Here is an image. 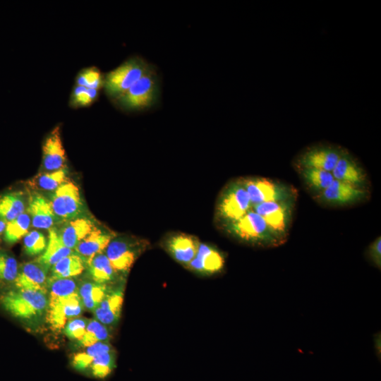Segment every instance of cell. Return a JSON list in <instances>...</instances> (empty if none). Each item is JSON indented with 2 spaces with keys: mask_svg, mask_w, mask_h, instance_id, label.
Segmentation results:
<instances>
[{
  "mask_svg": "<svg viewBox=\"0 0 381 381\" xmlns=\"http://www.w3.org/2000/svg\"><path fill=\"white\" fill-rule=\"evenodd\" d=\"M0 303L12 315L33 320L46 315L49 298L47 294L42 291L16 289L3 294Z\"/></svg>",
  "mask_w": 381,
  "mask_h": 381,
  "instance_id": "cell-1",
  "label": "cell"
},
{
  "mask_svg": "<svg viewBox=\"0 0 381 381\" xmlns=\"http://www.w3.org/2000/svg\"><path fill=\"white\" fill-rule=\"evenodd\" d=\"M159 83L152 67L123 94L114 99L125 111H140L154 105L159 98Z\"/></svg>",
  "mask_w": 381,
  "mask_h": 381,
  "instance_id": "cell-2",
  "label": "cell"
},
{
  "mask_svg": "<svg viewBox=\"0 0 381 381\" xmlns=\"http://www.w3.org/2000/svg\"><path fill=\"white\" fill-rule=\"evenodd\" d=\"M151 68L150 64L139 56L127 59L104 76L103 87L107 95L113 99L121 95Z\"/></svg>",
  "mask_w": 381,
  "mask_h": 381,
  "instance_id": "cell-3",
  "label": "cell"
},
{
  "mask_svg": "<svg viewBox=\"0 0 381 381\" xmlns=\"http://www.w3.org/2000/svg\"><path fill=\"white\" fill-rule=\"evenodd\" d=\"M227 231L243 241L260 245H277L280 241L264 219L253 209L237 220L226 224Z\"/></svg>",
  "mask_w": 381,
  "mask_h": 381,
  "instance_id": "cell-4",
  "label": "cell"
},
{
  "mask_svg": "<svg viewBox=\"0 0 381 381\" xmlns=\"http://www.w3.org/2000/svg\"><path fill=\"white\" fill-rule=\"evenodd\" d=\"M248 194L241 181L229 184L222 192L217 213L226 224L234 222L252 210Z\"/></svg>",
  "mask_w": 381,
  "mask_h": 381,
  "instance_id": "cell-5",
  "label": "cell"
},
{
  "mask_svg": "<svg viewBox=\"0 0 381 381\" xmlns=\"http://www.w3.org/2000/svg\"><path fill=\"white\" fill-rule=\"evenodd\" d=\"M49 200L58 221L66 222L81 213L83 202L79 188L70 180L52 192Z\"/></svg>",
  "mask_w": 381,
  "mask_h": 381,
  "instance_id": "cell-6",
  "label": "cell"
},
{
  "mask_svg": "<svg viewBox=\"0 0 381 381\" xmlns=\"http://www.w3.org/2000/svg\"><path fill=\"white\" fill-rule=\"evenodd\" d=\"M292 202V199L270 201L255 205L252 209L264 219L271 231L281 241L290 223Z\"/></svg>",
  "mask_w": 381,
  "mask_h": 381,
  "instance_id": "cell-7",
  "label": "cell"
},
{
  "mask_svg": "<svg viewBox=\"0 0 381 381\" xmlns=\"http://www.w3.org/2000/svg\"><path fill=\"white\" fill-rule=\"evenodd\" d=\"M253 206L270 201H284L293 198L288 186L265 178H250L242 181Z\"/></svg>",
  "mask_w": 381,
  "mask_h": 381,
  "instance_id": "cell-8",
  "label": "cell"
},
{
  "mask_svg": "<svg viewBox=\"0 0 381 381\" xmlns=\"http://www.w3.org/2000/svg\"><path fill=\"white\" fill-rule=\"evenodd\" d=\"M345 152V150L334 145H315L303 150L298 156L296 162L303 169L314 168L332 172Z\"/></svg>",
  "mask_w": 381,
  "mask_h": 381,
  "instance_id": "cell-9",
  "label": "cell"
},
{
  "mask_svg": "<svg viewBox=\"0 0 381 381\" xmlns=\"http://www.w3.org/2000/svg\"><path fill=\"white\" fill-rule=\"evenodd\" d=\"M83 307L78 293L66 297L49 298L46 320L54 330H61L69 320L82 313Z\"/></svg>",
  "mask_w": 381,
  "mask_h": 381,
  "instance_id": "cell-10",
  "label": "cell"
},
{
  "mask_svg": "<svg viewBox=\"0 0 381 381\" xmlns=\"http://www.w3.org/2000/svg\"><path fill=\"white\" fill-rule=\"evenodd\" d=\"M104 253L117 273H126L140 253V246L130 241L114 237Z\"/></svg>",
  "mask_w": 381,
  "mask_h": 381,
  "instance_id": "cell-11",
  "label": "cell"
},
{
  "mask_svg": "<svg viewBox=\"0 0 381 381\" xmlns=\"http://www.w3.org/2000/svg\"><path fill=\"white\" fill-rule=\"evenodd\" d=\"M48 270V267L36 260L25 262L18 267L14 284L16 289L39 291L47 294Z\"/></svg>",
  "mask_w": 381,
  "mask_h": 381,
  "instance_id": "cell-12",
  "label": "cell"
},
{
  "mask_svg": "<svg viewBox=\"0 0 381 381\" xmlns=\"http://www.w3.org/2000/svg\"><path fill=\"white\" fill-rule=\"evenodd\" d=\"M66 155L63 146L60 126H56L45 138L42 144L41 169L51 172L66 167Z\"/></svg>",
  "mask_w": 381,
  "mask_h": 381,
  "instance_id": "cell-13",
  "label": "cell"
},
{
  "mask_svg": "<svg viewBox=\"0 0 381 381\" xmlns=\"http://www.w3.org/2000/svg\"><path fill=\"white\" fill-rule=\"evenodd\" d=\"M27 212L32 227L50 229L59 222L51 207L49 200L37 191L29 193Z\"/></svg>",
  "mask_w": 381,
  "mask_h": 381,
  "instance_id": "cell-14",
  "label": "cell"
},
{
  "mask_svg": "<svg viewBox=\"0 0 381 381\" xmlns=\"http://www.w3.org/2000/svg\"><path fill=\"white\" fill-rule=\"evenodd\" d=\"M368 195V191L348 183L334 179L320 193L322 201L332 205H346L362 200Z\"/></svg>",
  "mask_w": 381,
  "mask_h": 381,
  "instance_id": "cell-15",
  "label": "cell"
},
{
  "mask_svg": "<svg viewBox=\"0 0 381 381\" xmlns=\"http://www.w3.org/2000/svg\"><path fill=\"white\" fill-rule=\"evenodd\" d=\"M224 266L223 255L215 248L200 243L195 256L188 267L198 273L212 274L222 270Z\"/></svg>",
  "mask_w": 381,
  "mask_h": 381,
  "instance_id": "cell-16",
  "label": "cell"
},
{
  "mask_svg": "<svg viewBox=\"0 0 381 381\" xmlns=\"http://www.w3.org/2000/svg\"><path fill=\"white\" fill-rule=\"evenodd\" d=\"M123 301V291L120 288L109 290L95 309V319L106 326L115 325L119 320Z\"/></svg>",
  "mask_w": 381,
  "mask_h": 381,
  "instance_id": "cell-17",
  "label": "cell"
},
{
  "mask_svg": "<svg viewBox=\"0 0 381 381\" xmlns=\"http://www.w3.org/2000/svg\"><path fill=\"white\" fill-rule=\"evenodd\" d=\"M114 237L111 232L95 227L75 246L74 251L86 265L94 256L104 253Z\"/></svg>",
  "mask_w": 381,
  "mask_h": 381,
  "instance_id": "cell-18",
  "label": "cell"
},
{
  "mask_svg": "<svg viewBox=\"0 0 381 381\" xmlns=\"http://www.w3.org/2000/svg\"><path fill=\"white\" fill-rule=\"evenodd\" d=\"M95 227L91 219L78 217L66 221L57 231L64 244L74 250L75 246Z\"/></svg>",
  "mask_w": 381,
  "mask_h": 381,
  "instance_id": "cell-19",
  "label": "cell"
},
{
  "mask_svg": "<svg viewBox=\"0 0 381 381\" xmlns=\"http://www.w3.org/2000/svg\"><path fill=\"white\" fill-rule=\"evenodd\" d=\"M199 243L191 236L176 234L169 238L166 247L174 259L188 266L195 256Z\"/></svg>",
  "mask_w": 381,
  "mask_h": 381,
  "instance_id": "cell-20",
  "label": "cell"
},
{
  "mask_svg": "<svg viewBox=\"0 0 381 381\" xmlns=\"http://www.w3.org/2000/svg\"><path fill=\"white\" fill-rule=\"evenodd\" d=\"M334 179L361 187L365 181L362 168L346 150L332 171Z\"/></svg>",
  "mask_w": 381,
  "mask_h": 381,
  "instance_id": "cell-21",
  "label": "cell"
},
{
  "mask_svg": "<svg viewBox=\"0 0 381 381\" xmlns=\"http://www.w3.org/2000/svg\"><path fill=\"white\" fill-rule=\"evenodd\" d=\"M73 253V250L64 244L57 229L54 226L49 229L48 242L45 250L36 260L50 269L60 260Z\"/></svg>",
  "mask_w": 381,
  "mask_h": 381,
  "instance_id": "cell-22",
  "label": "cell"
},
{
  "mask_svg": "<svg viewBox=\"0 0 381 381\" xmlns=\"http://www.w3.org/2000/svg\"><path fill=\"white\" fill-rule=\"evenodd\" d=\"M24 193L20 190L11 191L0 195V219L6 223L10 222L25 210Z\"/></svg>",
  "mask_w": 381,
  "mask_h": 381,
  "instance_id": "cell-23",
  "label": "cell"
},
{
  "mask_svg": "<svg viewBox=\"0 0 381 381\" xmlns=\"http://www.w3.org/2000/svg\"><path fill=\"white\" fill-rule=\"evenodd\" d=\"M86 265L89 274L95 282L107 284L114 281L116 277L117 272L104 253L94 256Z\"/></svg>",
  "mask_w": 381,
  "mask_h": 381,
  "instance_id": "cell-24",
  "label": "cell"
},
{
  "mask_svg": "<svg viewBox=\"0 0 381 381\" xmlns=\"http://www.w3.org/2000/svg\"><path fill=\"white\" fill-rule=\"evenodd\" d=\"M85 262L75 253L62 258L51 269L49 280L62 278H72L80 274L85 269Z\"/></svg>",
  "mask_w": 381,
  "mask_h": 381,
  "instance_id": "cell-25",
  "label": "cell"
},
{
  "mask_svg": "<svg viewBox=\"0 0 381 381\" xmlns=\"http://www.w3.org/2000/svg\"><path fill=\"white\" fill-rule=\"evenodd\" d=\"M68 169L64 167L51 172H42L30 179L29 186L35 190L54 192L68 181Z\"/></svg>",
  "mask_w": 381,
  "mask_h": 381,
  "instance_id": "cell-26",
  "label": "cell"
},
{
  "mask_svg": "<svg viewBox=\"0 0 381 381\" xmlns=\"http://www.w3.org/2000/svg\"><path fill=\"white\" fill-rule=\"evenodd\" d=\"M109 289L107 284L86 282L78 287V294L83 306L94 311L107 295Z\"/></svg>",
  "mask_w": 381,
  "mask_h": 381,
  "instance_id": "cell-27",
  "label": "cell"
},
{
  "mask_svg": "<svg viewBox=\"0 0 381 381\" xmlns=\"http://www.w3.org/2000/svg\"><path fill=\"white\" fill-rule=\"evenodd\" d=\"M111 349L108 342H98L87 346L85 351L74 354L71 359V366L77 371L87 372L97 356Z\"/></svg>",
  "mask_w": 381,
  "mask_h": 381,
  "instance_id": "cell-28",
  "label": "cell"
},
{
  "mask_svg": "<svg viewBox=\"0 0 381 381\" xmlns=\"http://www.w3.org/2000/svg\"><path fill=\"white\" fill-rule=\"evenodd\" d=\"M31 226L28 212H24L14 219L8 222L4 233V239L8 244H13L24 237Z\"/></svg>",
  "mask_w": 381,
  "mask_h": 381,
  "instance_id": "cell-29",
  "label": "cell"
},
{
  "mask_svg": "<svg viewBox=\"0 0 381 381\" xmlns=\"http://www.w3.org/2000/svg\"><path fill=\"white\" fill-rule=\"evenodd\" d=\"M116 367V355L111 349L97 356L89 367V373L95 378L107 377Z\"/></svg>",
  "mask_w": 381,
  "mask_h": 381,
  "instance_id": "cell-30",
  "label": "cell"
},
{
  "mask_svg": "<svg viewBox=\"0 0 381 381\" xmlns=\"http://www.w3.org/2000/svg\"><path fill=\"white\" fill-rule=\"evenodd\" d=\"M109 337L107 326L96 319H92L88 321L85 332L77 344L80 347H87L98 342H107Z\"/></svg>",
  "mask_w": 381,
  "mask_h": 381,
  "instance_id": "cell-31",
  "label": "cell"
},
{
  "mask_svg": "<svg viewBox=\"0 0 381 381\" xmlns=\"http://www.w3.org/2000/svg\"><path fill=\"white\" fill-rule=\"evenodd\" d=\"M302 176L311 188L320 193L329 187L334 180L332 172L320 169H303Z\"/></svg>",
  "mask_w": 381,
  "mask_h": 381,
  "instance_id": "cell-32",
  "label": "cell"
},
{
  "mask_svg": "<svg viewBox=\"0 0 381 381\" xmlns=\"http://www.w3.org/2000/svg\"><path fill=\"white\" fill-rule=\"evenodd\" d=\"M49 298H61L78 293V286L72 278L48 279Z\"/></svg>",
  "mask_w": 381,
  "mask_h": 381,
  "instance_id": "cell-33",
  "label": "cell"
},
{
  "mask_svg": "<svg viewBox=\"0 0 381 381\" xmlns=\"http://www.w3.org/2000/svg\"><path fill=\"white\" fill-rule=\"evenodd\" d=\"M47 245V238L40 231L32 230L23 237V248L28 255L35 256L42 254Z\"/></svg>",
  "mask_w": 381,
  "mask_h": 381,
  "instance_id": "cell-34",
  "label": "cell"
},
{
  "mask_svg": "<svg viewBox=\"0 0 381 381\" xmlns=\"http://www.w3.org/2000/svg\"><path fill=\"white\" fill-rule=\"evenodd\" d=\"M104 76L96 67L86 68L76 76L75 85L99 90L104 86Z\"/></svg>",
  "mask_w": 381,
  "mask_h": 381,
  "instance_id": "cell-35",
  "label": "cell"
},
{
  "mask_svg": "<svg viewBox=\"0 0 381 381\" xmlns=\"http://www.w3.org/2000/svg\"><path fill=\"white\" fill-rule=\"evenodd\" d=\"M18 271L16 258L11 254L0 251V282H14Z\"/></svg>",
  "mask_w": 381,
  "mask_h": 381,
  "instance_id": "cell-36",
  "label": "cell"
},
{
  "mask_svg": "<svg viewBox=\"0 0 381 381\" xmlns=\"http://www.w3.org/2000/svg\"><path fill=\"white\" fill-rule=\"evenodd\" d=\"M98 95L99 90L75 85L71 96V104L76 107L89 105L97 98Z\"/></svg>",
  "mask_w": 381,
  "mask_h": 381,
  "instance_id": "cell-37",
  "label": "cell"
},
{
  "mask_svg": "<svg viewBox=\"0 0 381 381\" xmlns=\"http://www.w3.org/2000/svg\"><path fill=\"white\" fill-rule=\"evenodd\" d=\"M88 320L83 318H74L65 325L64 334L70 339L79 341L84 335Z\"/></svg>",
  "mask_w": 381,
  "mask_h": 381,
  "instance_id": "cell-38",
  "label": "cell"
},
{
  "mask_svg": "<svg viewBox=\"0 0 381 381\" xmlns=\"http://www.w3.org/2000/svg\"><path fill=\"white\" fill-rule=\"evenodd\" d=\"M368 256L372 263L380 269L381 265V239L377 238L368 247Z\"/></svg>",
  "mask_w": 381,
  "mask_h": 381,
  "instance_id": "cell-39",
  "label": "cell"
},
{
  "mask_svg": "<svg viewBox=\"0 0 381 381\" xmlns=\"http://www.w3.org/2000/svg\"><path fill=\"white\" fill-rule=\"evenodd\" d=\"M375 350L377 351H377L379 350V352L380 353V334H377L376 336L375 337Z\"/></svg>",
  "mask_w": 381,
  "mask_h": 381,
  "instance_id": "cell-40",
  "label": "cell"
},
{
  "mask_svg": "<svg viewBox=\"0 0 381 381\" xmlns=\"http://www.w3.org/2000/svg\"><path fill=\"white\" fill-rule=\"evenodd\" d=\"M6 225V222L2 219H0V241L2 237V235L4 233Z\"/></svg>",
  "mask_w": 381,
  "mask_h": 381,
  "instance_id": "cell-41",
  "label": "cell"
}]
</instances>
